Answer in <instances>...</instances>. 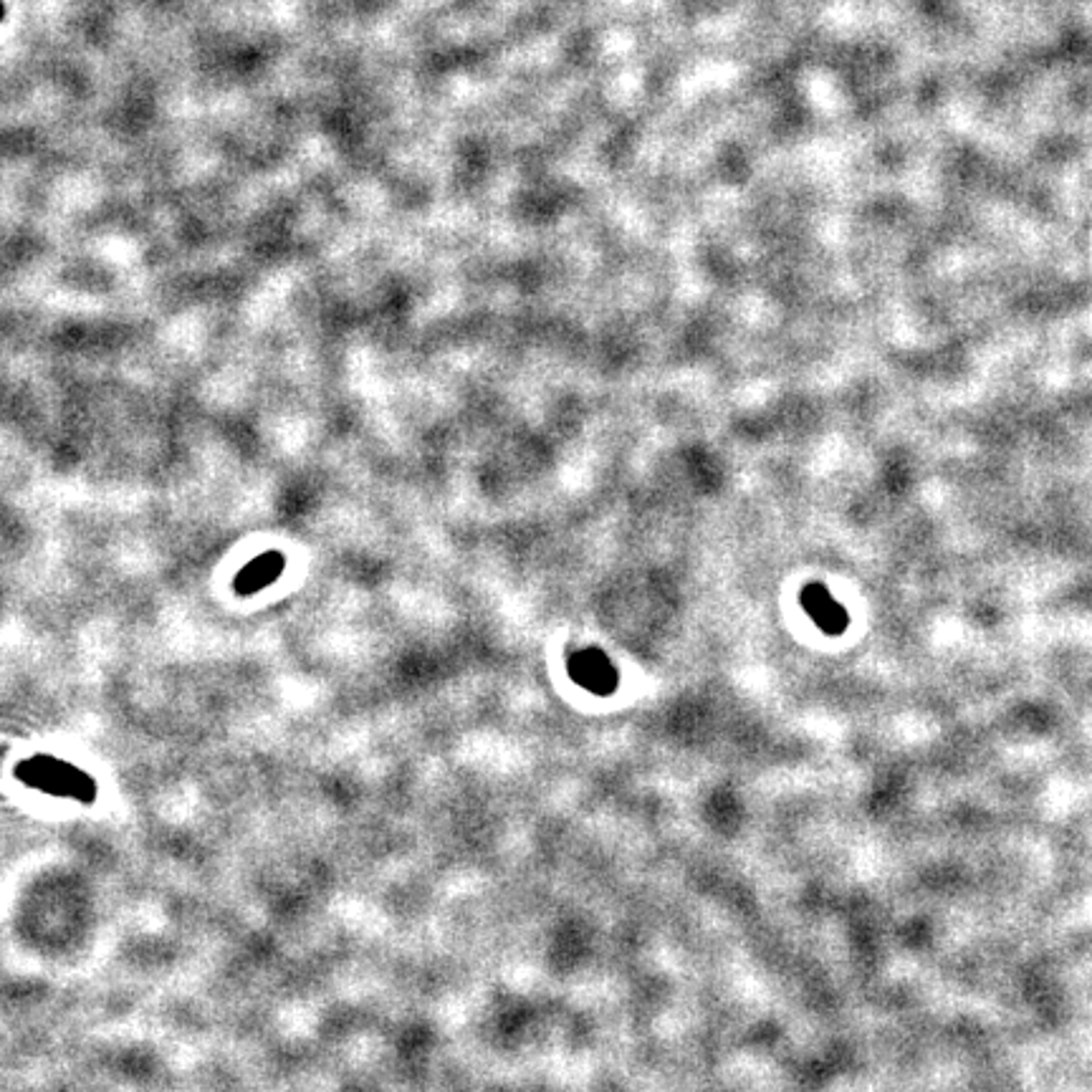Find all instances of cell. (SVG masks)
<instances>
[{
  "label": "cell",
  "instance_id": "6da1fadb",
  "mask_svg": "<svg viewBox=\"0 0 1092 1092\" xmlns=\"http://www.w3.org/2000/svg\"><path fill=\"white\" fill-rule=\"evenodd\" d=\"M569 675L574 683L587 688L595 696H609L617 688V670L604 653L595 648L577 650L569 658Z\"/></svg>",
  "mask_w": 1092,
  "mask_h": 1092
},
{
  "label": "cell",
  "instance_id": "7a4b0ae2",
  "mask_svg": "<svg viewBox=\"0 0 1092 1092\" xmlns=\"http://www.w3.org/2000/svg\"><path fill=\"white\" fill-rule=\"evenodd\" d=\"M30 781L36 786H41L43 791L59 794V797H74V799H91L94 786L91 781L84 776L82 772H77L69 764L59 762H36V769H30Z\"/></svg>",
  "mask_w": 1092,
  "mask_h": 1092
},
{
  "label": "cell",
  "instance_id": "3957f363",
  "mask_svg": "<svg viewBox=\"0 0 1092 1092\" xmlns=\"http://www.w3.org/2000/svg\"><path fill=\"white\" fill-rule=\"evenodd\" d=\"M802 607L804 612L815 620V625L820 627L822 632L842 635L844 627H847V612H844L842 604H839L822 585L804 587Z\"/></svg>",
  "mask_w": 1092,
  "mask_h": 1092
},
{
  "label": "cell",
  "instance_id": "277c9868",
  "mask_svg": "<svg viewBox=\"0 0 1092 1092\" xmlns=\"http://www.w3.org/2000/svg\"><path fill=\"white\" fill-rule=\"evenodd\" d=\"M281 569H284V559H281V554H276V551H268V554L256 556L249 567H243V572L238 574V579H236L238 592H243V595H251V592L263 590L268 582H273V579L278 577V572H281Z\"/></svg>",
  "mask_w": 1092,
  "mask_h": 1092
},
{
  "label": "cell",
  "instance_id": "5b68a950",
  "mask_svg": "<svg viewBox=\"0 0 1092 1092\" xmlns=\"http://www.w3.org/2000/svg\"><path fill=\"white\" fill-rule=\"evenodd\" d=\"M3 13H6V8H3V3H0V21H3Z\"/></svg>",
  "mask_w": 1092,
  "mask_h": 1092
}]
</instances>
